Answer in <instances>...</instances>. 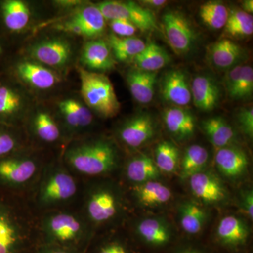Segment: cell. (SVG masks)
I'll list each match as a JSON object with an SVG mask.
<instances>
[{"mask_svg": "<svg viewBox=\"0 0 253 253\" xmlns=\"http://www.w3.org/2000/svg\"><path fill=\"white\" fill-rule=\"evenodd\" d=\"M106 21L123 19L134 24L141 31L158 29L152 11L132 1H104L96 4Z\"/></svg>", "mask_w": 253, "mask_h": 253, "instance_id": "cell-13", "label": "cell"}, {"mask_svg": "<svg viewBox=\"0 0 253 253\" xmlns=\"http://www.w3.org/2000/svg\"><path fill=\"white\" fill-rule=\"evenodd\" d=\"M84 253H136V251L128 238L117 231H109L96 234Z\"/></svg>", "mask_w": 253, "mask_h": 253, "instance_id": "cell-30", "label": "cell"}, {"mask_svg": "<svg viewBox=\"0 0 253 253\" xmlns=\"http://www.w3.org/2000/svg\"><path fill=\"white\" fill-rule=\"evenodd\" d=\"M61 151L50 159L39 180L28 195V202L37 215L54 210L79 206L83 180L66 167Z\"/></svg>", "mask_w": 253, "mask_h": 253, "instance_id": "cell-2", "label": "cell"}, {"mask_svg": "<svg viewBox=\"0 0 253 253\" xmlns=\"http://www.w3.org/2000/svg\"><path fill=\"white\" fill-rule=\"evenodd\" d=\"M105 19L96 4L83 5L56 28L60 31L83 36L86 39H99L106 30Z\"/></svg>", "mask_w": 253, "mask_h": 253, "instance_id": "cell-14", "label": "cell"}, {"mask_svg": "<svg viewBox=\"0 0 253 253\" xmlns=\"http://www.w3.org/2000/svg\"><path fill=\"white\" fill-rule=\"evenodd\" d=\"M134 231L139 242L153 250L167 249L174 239L172 228L161 217L141 219L136 223Z\"/></svg>", "mask_w": 253, "mask_h": 253, "instance_id": "cell-17", "label": "cell"}, {"mask_svg": "<svg viewBox=\"0 0 253 253\" xmlns=\"http://www.w3.org/2000/svg\"><path fill=\"white\" fill-rule=\"evenodd\" d=\"M30 147L0 158V189L27 198L53 156Z\"/></svg>", "mask_w": 253, "mask_h": 253, "instance_id": "cell-6", "label": "cell"}, {"mask_svg": "<svg viewBox=\"0 0 253 253\" xmlns=\"http://www.w3.org/2000/svg\"><path fill=\"white\" fill-rule=\"evenodd\" d=\"M141 2H142V4L147 7L157 9V8L163 7L165 5L167 4L168 1L166 0H144Z\"/></svg>", "mask_w": 253, "mask_h": 253, "instance_id": "cell-47", "label": "cell"}, {"mask_svg": "<svg viewBox=\"0 0 253 253\" xmlns=\"http://www.w3.org/2000/svg\"><path fill=\"white\" fill-rule=\"evenodd\" d=\"M123 175L133 186L147 181L158 180L161 172L154 159L145 154H139L128 160L123 166Z\"/></svg>", "mask_w": 253, "mask_h": 253, "instance_id": "cell-28", "label": "cell"}, {"mask_svg": "<svg viewBox=\"0 0 253 253\" xmlns=\"http://www.w3.org/2000/svg\"><path fill=\"white\" fill-rule=\"evenodd\" d=\"M178 219L182 230L188 235L195 236L204 229L208 214L205 208L199 203L186 201L179 205Z\"/></svg>", "mask_w": 253, "mask_h": 253, "instance_id": "cell-31", "label": "cell"}, {"mask_svg": "<svg viewBox=\"0 0 253 253\" xmlns=\"http://www.w3.org/2000/svg\"><path fill=\"white\" fill-rule=\"evenodd\" d=\"M188 179L193 195L204 204L218 205L227 200L225 186L213 173L203 171L190 176Z\"/></svg>", "mask_w": 253, "mask_h": 253, "instance_id": "cell-20", "label": "cell"}, {"mask_svg": "<svg viewBox=\"0 0 253 253\" xmlns=\"http://www.w3.org/2000/svg\"><path fill=\"white\" fill-rule=\"evenodd\" d=\"M237 122L240 129L250 139L253 137V107L244 108L237 114Z\"/></svg>", "mask_w": 253, "mask_h": 253, "instance_id": "cell-41", "label": "cell"}, {"mask_svg": "<svg viewBox=\"0 0 253 253\" xmlns=\"http://www.w3.org/2000/svg\"><path fill=\"white\" fill-rule=\"evenodd\" d=\"M208 55L213 66L219 69H231L245 57L243 48L229 39H221L210 44Z\"/></svg>", "mask_w": 253, "mask_h": 253, "instance_id": "cell-27", "label": "cell"}, {"mask_svg": "<svg viewBox=\"0 0 253 253\" xmlns=\"http://www.w3.org/2000/svg\"><path fill=\"white\" fill-rule=\"evenodd\" d=\"M209 161L208 150L201 145H191L186 149L179 162L180 178L188 179L192 175L204 171Z\"/></svg>", "mask_w": 253, "mask_h": 253, "instance_id": "cell-35", "label": "cell"}, {"mask_svg": "<svg viewBox=\"0 0 253 253\" xmlns=\"http://www.w3.org/2000/svg\"><path fill=\"white\" fill-rule=\"evenodd\" d=\"M172 253H207L201 248L195 246L194 245H185L181 246L174 250Z\"/></svg>", "mask_w": 253, "mask_h": 253, "instance_id": "cell-46", "label": "cell"}, {"mask_svg": "<svg viewBox=\"0 0 253 253\" xmlns=\"http://www.w3.org/2000/svg\"><path fill=\"white\" fill-rule=\"evenodd\" d=\"M61 156L66 167L81 180L104 178L121 167L117 144L105 136L86 135L71 141Z\"/></svg>", "mask_w": 253, "mask_h": 253, "instance_id": "cell-3", "label": "cell"}, {"mask_svg": "<svg viewBox=\"0 0 253 253\" xmlns=\"http://www.w3.org/2000/svg\"><path fill=\"white\" fill-rule=\"evenodd\" d=\"M38 217L42 244L57 245L84 253L96 234L79 207L48 211Z\"/></svg>", "mask_w": 253, "mask_h": 253, "instance_id": "cell-5", "label": "cell"}, {"mask_svg": "<svg viewBox=\"0 0 253 253\" xmlns=\"http://www.w3.org/2000/svg\"><path fill=\"white\" fill-rule=\"evenodd\" d=\"M191 98L196 107L205 112H210L217 107L220 101V89L212 77L199 75L194 78L191 84Z\"/></svg>", "mask_w": 253, "mask_h": 253, "instance_id": "cell-23", "label": "cell"}, {"mask_svg": "<svg viewBox=\"0 0 253 253\" xmlns=\"http://www.w3.org/2000/svg\"><path fill=\"white\" fill-rule=\"evenodd\" d=\"M0 74H1V73H0Z\"/></svg>", "mask_w": 253, "mask_h": 253, "instance_id": "cell-50", "label": "cell"}, {"mask_svg": "<svg viewBox=\"0 0 253 253\" xmlns=\"http://www.w3.org/2000/svg\"><path fill=\"white\" fill-rule=\"evenodd\" d=\"M110 27L113 32V34L121 38L134 37L138 30L134 24L123 19L110 21Z\"/></svg>", "mask_w": 253, "mask_h": 253, "instance_id": "cell-42", "label": "cell"}, {"mask_svg": "<svg viewBox=\"0 0 253 253\" xmlns=\"http://www.w3.org/2000/svg\"><path fill=\"white\" fill-rule=\"evenodd\" d=\"M73 42L63 36L42 38L28 46V58L38 61L56 73L66 71L75 56Z\"/></svg>", "mask_w": 253, "mask_h": 253, "instance_id": "cell-12", "label": "cell"}, {"mask_svg": "<svg viewBox=\"0 0 253 253\" xmlns=\"http://www.w3.org/2000/svg\"><path fill=\"white\" fill-rule=\"evenodd\" d=\"M156 128L154 120L149 113H137L118 126L116 136L128 149H139L154 138Z\"/></svg>", "mask_w": 253, "mask_h": 253, "instance_id": "cell-15", "label": "cell"}, {"mask_svg": "<svg viewBox=\"0 0 253 253\" xmlns=\"http://www.w3.org/2000/svg\"><path fill=\"white\" fill-rule=\"evenodd\" d=\"M163 119L168 131L177 140H186L194 136L196 122L191 111L172 106L165 110Z\"/></svg>", "mask_w": 253, "mask_h": 253, "instance_id": "cell-24", "label": "cell"}, {"mask_svg": "<svg viewBox=\"0 0 253 253\" xmlns=\"http://www.w3.org/2000/svg\"><path fill=\"white\" fill-rule=\"evenodd\" d=\"M169 54L162 46L155 42L146 43L142 51L133 60L136 69L147 72H157L158 70L167 66L170 61Z\"/></svg>", "mask_w": 253, "mask_h": 253, "instance_id": "cell-33", "label": "cell"}, {"mask_svg": "<svg viewBox=\"0 0 253 253\" xmlns=\"http://www.w3.org/2000/svg\"><path fill=\"white\" fill-rule=\"evenodd\" d=\"M36 253H83L57 245L42 244L38 246Z\"/></svg>", "mask_w": 253, "mask_h": 253, "instance_id": "cell-45", "label": "cell"}, {"mask_svg": "<svg viewBox=\"0 0 253 253\" xmlns=\"http://www.w3.org/2000/svg\"><path fill=\"white\" fill-rule=\"evenodd\" d=\"M163 26L168 43L178 54H186L192 49L196 33L189 20L177 11L163 15Z\"/></svg>", "mask_w": 253, "mask_h": 253, "instance_id": "cell-16", "label": "cell"}, {"mask_svg": "<svg viewBox=\"0 0 253 253\" xmlns=\"http://www.w3.org/2000/svg\"><path fill=\"white\" fill-rule=\"evenodd\" d=\"M250 230L244 219L235 215H227L219 221L216 229L217 242L223 248L239 252L249 241Z\"/></svg>", "mask_w": 253, "mask_h": 253, "instance_id": "cell-21", "label": "cell"}, {"mask_svg": "<svg viewBox=\"0 0 253 253\" xmlns=\"http://www.w3.org/2000/svg\"><path fill=\"white\" fill-rule=\"evenodd\" d=\"M10 59L9 41L0 35V73L4 72Z\"/></svg>", "mask_w": 253, "mask_h": 253, "instance_id": "cell-44", "label": "cell"}, {"mask_svg": "<svg viewBox=\"0 0 253 253\" xmlns=\"http://www.w3.org/2000/svg\"><path fill=\"white\" fill-rule=\"evenodd\" d=\"M131 195L138 205L149 208L165 206L172 198L170 189L158 180L133 186Z\"/></svg>", "mask_w": 253, "mask_h": 253, "instance_id": "cell-26", "label": "cell"}, {"mask_svg": "<svg viewBox=\"0 0 253 253\" xmlns=\"http://www.w3.org/2000/svg\"><path fill=\"white\" fill-rule=\"evenodd\" d=\"M23 128L32 147L46 151L67 144L54 112L42 105L35 104Z\"/></svg>", "mask_w": 253, "mask_h": 253, "instance_id": "cell-9", "label": "cell"}, {"mask_svg": "<svg viewBox=\"0 0 253 253\" xmlns=\"http://www.w3.org/2000/svg\"><path fill=\"white\" fill-rule=\"evenodd\" d=\"M23 127H16L0 123V158L6 157L30 147Z\"/></svg>", "mask_w": 253, "mask_h": 253, "instance_id": "cell-36", "label": "cell"}, {"mask_svg": "<svg viewBox=\"0 0 253 253\" xmlns=\"http://www.w3.org/2000/svg\"><path fill=\"white\" fill-rule=\"evenodd\" d=\"M239 208L246 217L252 220L253 217V192L249 189L241 193L239 199Z\"/></svg>", "mask_w": 253, "mask_h": 253, "instance_id": "cell-43", "label": "cell"}, {"mask_svg": "<svg viewBox=\"0 0 253 253\" xmlns=\"http://www.w3.org/2000/svg\"><path fill=\"white\" fill-rule=\"evenodd\" d=\"M79 209L96 231L121 224L126 215V202L122 187L105 179L83 180Z\"/></svg>", "mask_w": 253, "mask_h": 253, "instance_id": "cell-4", "label": "cell"}, {"mask_svg": "<svg viewBox=\"0 0 253 253\" xmlns=\"http://www.w3.org/2000/svg\"><path fill=\"white\" fill-rule=\"evenodd\" d=\"M154 161L160 172L172 174L176 172L180 162L177 147L168 141L160 142L155 149Z\"/></svg>", "mask_w": 253, "mask_h": 253, "instance_id": "cell-37", "label": "cell"}, {"mask_svg": "<svg viewBox=\"0 0 253 253\" xmlns=\"http://www.w3.org/2000/svg\"><path fill=\"white\" fill-rule=\"evenodd\" d=\"M243 11L247 14H252L253 12V0H246L242 3Z\"/></svg>", "mask_w": 253, "mask_h": 253, "instance_id": "cell-49", "label": "cell"}, {"mask_svg": "<svg viewBox=\"0 0 253 253\" xmlns=\"http://www.w3.org/2000/svg\"><path fill=\"white\" fill-rule=\"evenodd\" d=\"M81 80V97L93 113L100 117L111 118L121 110L111 81L104 73L91 72L78 68Z\"/></svg>", "mask_w": 253, "mask_h": 253, "instance_id": "cell-7", "label": "cell"}, {"mask_svg": "<svg viewBox=\"0 0 253 253\" xmlns=\"http://www.w3.org/2000/svg\"><path fill=\"white\" fill-rule=\"evenodd\" d=\"M80 67L86 71L103 73L114 69L116 61L107 42L94 39L84 43L80 55Z\"/></svg>", "mask_w": 253, "mask_h": 253, "instance_id": "cell-18", "label": "cell"}, {"mask_svg": "<svg viewBox=\"0 0 253 253\" xmlns=\"http://www.w3.org/2000/svg\"><path fill=\"white\" fill-rule=\"evenodd\" d=\"M224 31L232 37H247L253 33V18L242 10H234L229 12Z\"/></svg>", "mask_w": 253, "mask_h": 253, "instance_id": "cell-39", "label": "cell"}, {"mask_svg": "<svg viewBox=\"0 0 253 253\" xmlns=\"http://www.w3.org/2000/svg\"><path fill=\"white\" fill-rule=\"evenodd\" d=\"M161 94L165 101L174 106H187L192 98L191 85L185 73L180 70H173L166 73L161 84Z\"/></svg>", "mask_w": 253, "mask_h": 253, "instance_id": "cell-22", "label": "cell"}, {"mask_svg": "<svg viewBox=\"0 0 253 253\" xmlns=\"http://www.w3.org/2000/svg\"><path fill=\"white\" fill-rule=\"evenodd\" d=\"M56 4L61 6V8H78L81 4H83V1H76V0H67V1H56Z\"/></svg>", "mask_w": 253, "mask_h": 253, "instance_id": "cell-48", "label": "cell"}, {"mask_svg": "<svg viewBox=\"0 0 253 253\" xmlns=\"http://www.w3.org/2000/svg\"><path fill=\"white\" fill-rule=\"evenodd\" d=\"M31 16L29 7L24 1L1 0L0 1V35L8 40V36L21 33L29 24Z\"/></svg>", "mask_w": 253, "mask_h": 253, "instance_id": "cell-19", "label": "cell"}, {"mask_svg": "<svg viewBox=\"0 0 253 253\" xmlns=\"http://www.w3.org/2000/svg\"><path fill=\"white\" fill-rule=\"evenodd\" d=\"M106 42L111 48L115 60L121 62L133 61L146 46V43L136 37L121 38L111 34Z\"/></svg>", "mask_w": 253, "mask_h": 253, "instance_id": "cell-34", "label": "cell"}, {"mask_svg": "<svg viewBox=\"0 0 253 253\" xmlns=\"http://www.w3.org/2000/svg\"><path fill=\"white\" fill-rule=\"evenodd\" d=\"M54 113L62 129L66 144L86 136L94 121V113L81 97L76 96L59 100Z\"/></svg>", "mask_w": 253, "mask_h": 253, "instance_id": "cell-10", "label": "cell"}, {"mask_svg": "<svg viewBox=\"0 0 253 253\" xmlns=\"http://www.w3.org/2000/svg\"><path fill=\"white\" fill-rule=\"evenodd\" d=\"M253 92V70L250 66H243L239 84L231 99H246L251 97Z\"/></svg>", "mask_w": 253, "mask_h": 253, "instance_id": "cell-40", "label": "cell"}, {"mask_svg": "<svg viewBox=\"0 0 253 253\" xmlns=\"http://www.w3.org/2000/svg\"><path fill=\"white\" fill-rule=\"evenodd\" d=\"M38 217L27 198L0 189V253H36Z\"/></svg>", "mask_w": 253, "mask_h": 253, "instance_id": "cell-1", "label": "cell"}, {"mask_svg": "<svg viewBox=\"0 0 253 253\" xmlns=\"http://www.w3.org/2000/svg\"><path fill=\"white\" fill-rule=\"evenodd\" d=\"M214 161L218 170L229 179L244 175L249 166L247 155L242 149L234 146L217 150Z\"/></svg>", "mask_w": 253, "mask_h": 253, "instance_id": "cell-25", "label": "cell"}, {"mask_svg": "<svg viewBox=\"0 0 253 253\" xmlns=\"http://www.w3.org/2000/svg\"><path fill=\"white\" fill-rule=\"evenodd\" d=\"M201 126L208 139L217 150L231 146L236 141V131L224 118H208L203 121Z\"/></svg>", "mask_w": 253, "mask_h": 253, "instance_id": "cell-32", "label": "cell"}, {"mask_svg": "<svg viewBox=\"0 0 253 253\" xmlns=\"http://www.w3.org/2000/svg\"><path fill=\"white\" fill-rule=\"evenodd\" d=\"M36 103L30 91L5 73L0 74V123L23 127Z\"/></svg>", "mask_w": 253, "mask_h": 253, "instance_id": "cell-8", "label": "cell"}, {"mask_svg": "<svg viewBox=\"0 0 253 253\" xmlns=\"http://www.w3.org/2000/svg\"><path fill=\"white\" fill-rule=\"evenodd\" d=\"M3 73L14 78L28 90L49 91L61 83L58 73L29 58H11Z\"/></svg>", "mask_w": 253, "mask_h": 253, "instance_id": "cell-11", "label": "cell"}, {"mask_svg": "<svg viewBox=\"0 0 253 253\" xmlns=\"http://www.w3.org/2000/svg\"><path fill=\"white\" fill-rule=\"evenodd\" d=\"M199 15L206 26L213 30H219L225 27L229 12L222 3L211 1L201 5Z\"/></svg>", "mask_w": 253, "mask_h": 253, "instance_id": "cell-38", "label": "cell"}, {"mask_svg": "<svg viewBox=\"0 0 253 253\" xmlns=\"http://www.w3.org/2000/svg\"><path fill=\"white\" fill-rule=\"evenodd\" d=\"M126 82L131 96L137 102L147 104L154 99L157 72L131 69L126 73Z\"/></svg>", "mask_w": 253, "mask_h": 253, "instance_id": "cell-29", "label": "cell"}]
</instances>
